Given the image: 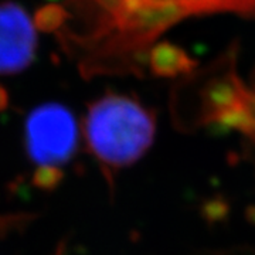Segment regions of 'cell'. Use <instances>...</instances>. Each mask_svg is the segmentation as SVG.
I'll return each mask as SVG.
<instances>
[{
  "label": "cell",
  "instance_id": "obj_1",
  "mask_svg": "<svg viewBox=\"0 0 255 255\" xmlns=\"http://www.w3.org/2000/svg\"><path fill=\"white\" fill-rule=\"evenodd\" d=\"M84 133L101 163L122 169L137 162L153 143L155 114L132 97L108 94L88 110Z\"/></svg>",
  "mask_w": 255,
  "mask_h": 255
},
{
  "label": "cell",
  "instance_id": "obj_2",
  "mask_svg": "<svg viewBox=\"0 0 255 255\" xmlns=\"http://www.w3.org/2000/svg\"><path fill=\"white\" fill-rule=\"evenodd\" d=\"M24 129L28 156L44 172H57L73 157L78 125L68 108L55 102L40 105L30 112Z\"/></svg>",
  "mask_w": 255,
  "mask_h": 255
},
{
  "label": "cell",
  "instance_id": "obj_3",
  "mask_svg": "<svg viewBox=\"0 0 255 255\" xmlns=\"http://www.w3.org/2000/svg\"><path fill=\"white\" fill-rule=\"evenodd\" d=\"M37 36L28 14L17 4H0V74L23 71L33 61Z\"/></svg>",
  "mask_w": 255,
  "mask_h": 255
},
{
  "label": "cell",
  "instance_id": "obj_4",
  "mask_svg": "<svg viewBox=\"0 0 255 255\" xmlns=\"http://www.w3.org/2000/svg\"><path fill=\"white\" fill-rule=\"evenodd\" d=\"M162 31L193 16L236 13L255 17V0H137Z\"/></svg>",
  "mask_w": 255,
  "mask_h": 255
},
{
  "label": "cell",
  "instance_id": "obj_5",
  "mask_svg": "<svg viewBox=\"0 0 255 255\" xmlns=\"http://www.w3.org/2000/svg\"><path fill=\"white\" fill-rule=\"evenodd\" d=\"M197 61L177 44L162 41L150 53V70L157 77H180L194 73Z\"/></svg>",
  "mask_w": 255,
  "mask_h": 255
}]
</instances>
